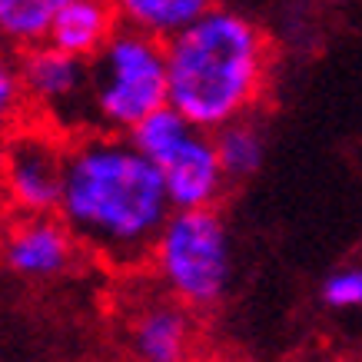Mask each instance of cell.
Here are the masks:
<instances>
[{
  "label": "cell",
  "instance_id": "cell-8",
  "mask_svg": "<svg viewBox=\"0 0 362 362\" xmlns=\"http://www.w3.org/2000/svg\"><path fill=\"white\" fill-rule=\"evenodd\" d=\"M80 256L77 240L70 236L57 213L23 216L11 213L0 226V266L17 279H57Z\"/></svg>",
  "mask_w": 362,
  "mask_h": 362
},
{
  "label": "cell",
  "instance_id": "cell-13",
  "mask_svg": "<svg viewBox=\"0 0 362 362\" xmlns=\"http://www.w3.org/2000/svg\"><path fill=\"white\" fill-rule=\"evenodd\" d=\"M213 140H216V153H220L223 173L230 183H243V180L259 173V166L266 160V133L256 117L226 123L213 133Z\"/></svg>",
  "mask_w": 362,
  "mask_h": 362
},
{
  "label": "cell",
  "instance_id": "cell-4",
  "mask_svg": "<svg viewBox=\"0 0 362 362\" xmlns=\"http://www.w3.org/2000/svg\"><path fill=\"white\" fill-rule=\"evenodd\" d=\"M150 273L189 313H209L230 293L233 240L220 206L173 209L150 250Z\"/></svg>",
  "mask_w": 362,
  "mask_h": 362
},
{
  "label": "cell",
  "instance_id": "cell-12",
  "mask_svg": "<svg viewBox=\"0 0 362 362\" xmlns=\"http://www.w3.org/2000/svg\"><path fill=\"white\" fill-rule=\"evenodd\" d=\"M64 0H0V50L23 54L47 44Z\"/></svg>",
  "mask_w": 362,
  "mask_h": 362
},
{
  "label": "cell",
  "instance_id": "cell-9",
  "mask_svg": "<svg viewBox=\"0 0 362 362\" xmlns=\"http://www.w3.org/2000/svg\"><path fill=\"white\" fill-rule=\"evenodd\" d=\"M127 339L136 362H189L193 313L166 293L136 303L127 322Z\"/></svg>",
  "mask_w": 362,
  "mask_h": 362
},
{
  "label": "cell",
  "instance_id": "cell-5",
  "mask_svg": "<svg viewBox=\"0 0 362 362\" xmlns=\"http://www.w3.org/2000/svg\"><path fill=\"white\" fill-rule=\"evenodd\" d=\"M127 136L160 170L173 209L220 206L230 180L223 173L216 140L209 130H199L166 103L136 123Z\"/></svg>",
  "mask_w": 362,
  "mask_h": 362
},
{
  "label": "cell",
  "instance_id": "cell-2",
  "mask_svg": "<svg viewBox=\"0 0 362 362\" xmlns=\"http://www.w3.org/2000/svg\"><path fill=\"white\" fill-rule=\"evenodd\" d=\"M276 47L263 23L233 4L209 7L166 40V103L199 130L256 117L273 83Z\"/></svg>",
  "mask_w": 362,
  "mask_h": 362
},
{
  "label": "cell",
  "instance_id": "cell-6",
  "mask_svg": "<svg viewBox=\"0 0 362 362\" xmlns=\"http://www.w3.org/2000/svg\"><path fill=\"white\" fill-rule=\"evenodd\" d=\"M66 133L50 123L23 120L0 146V203L11 213L44 216L57 213L64 183Z\"/></svg>",
  "mask_w": 362,
  "mask_h": 362
},
{
  "label": "cell",
  "instance_id": "cell-15",
  "mask_svg": "<svg viewBox=\"0 0 362 362\" xmlns=\"http://www.w3.org/2000/svg\"><path fill=\"white\" fill-rule=\"evenodd\" d=\"M319 299L326 309H336V313L362 309V263H346L332 269L319 286Z\"/></svg>",
  "mask_w": 362,
  "mask_h": 362
},
{
  "label": "cell",
  "instance_id": "cell-7",
  "mask_svg": "<svg viewBox=\"0 0 362 362\" xmlns=\"http://www.w3.org/2000/svg\"><path fill=\"white\" fill-rule=\"evenodd\" d=\"M17 70L33 120L50 123L66 136L87 130V60L40 44L17 54Z\"/></svg>",
  "mask_w": 362,
  "mask_h": 362
},
{
  "label": "cell",
  "instance_id": "cell-1",
  "mask_svg": "<svg viewBox=\"0 0 362 362\" xmlns=\"http://www.w3.org/2000/svg\"><path fill=\"white\" fill-rule=\"evenodd\" d=\"M170 213L163 176L130 136L103 130L66 136L57 216L80 252L113 269H143Z\"/></svg>",
  "mask_w": 362,
  "mask_h": 362
},
{
  "label": "cell",
  "instance_id": "cell-16",
  "mask_svg": "<svg viewBox=\"0 0 362 362\" xmlns=\"http://www.w3.org/2000/svg\"><path fill=\"white\" fill-rule=\"evenodd\" d=\"M342 4H346V0H342Z\"/></svg>",
  "mask_w": 362,
  "mask_h": 362
},
{
  "label": "cell",
  "instance_id": "cell-3",
  "mask_svg": "<svg viewBox=\"0 0 362 362\" xmlns=\"http://www.w3.org/2000/svg\"><path fill=\"white\" fill-rule=\"evenodd\" d=\"M166 107V44L117 27L87 60V130L127 133Z\"/></svg>",
  "mask_w": 362,
  "mask_h": 362
},
{
  "label": "cell",
  "instance_id": "cell-10",
  "mask_svg": "<svg viewBox=\"0 0 362 362\" xmlns=\"http://www.w3.org/2000/svg\"><path fill=\"white\" fill-rule=\"evenodd\" d=\"M117 27H120V17L113 11V0H64L47 44L77 60H90L110 40Z\"/></svg>",
  "mask_w": 362,
  "mask_h": 362
},
{
  "label": "cell",
  "instance_id": "cell-11",
  "mask_svg": "<svg viewBox=\"0 0 362 362\" xmlns=\"http://www.w3.org/2000/svg\"><path fill=\"white\" fill-rule=\"evenodd\" d=\"M220 0H113V11L123 27L150 33L166 44L170 37L187 30L189 23L199 21Z\"/></svg>",
  "mask_w": 362,
  "mask_h": 362
},
{
  "label": "cell",
  "instance_id": "cell-14",
  "mask_svg": "<svg viewBox=\"0 0 362 362\" xmlns=\"http://www.w3.org/2000/svg\"><path fill=\"white\" fill-rule=\"evenodd\" d=\"M23 120H30V110H27V100H23L17 54L0 50V146L11 140V133Z\"/></svg>",
  "mask_w": 362,
  "mask_h": 362
}]
</instances>
